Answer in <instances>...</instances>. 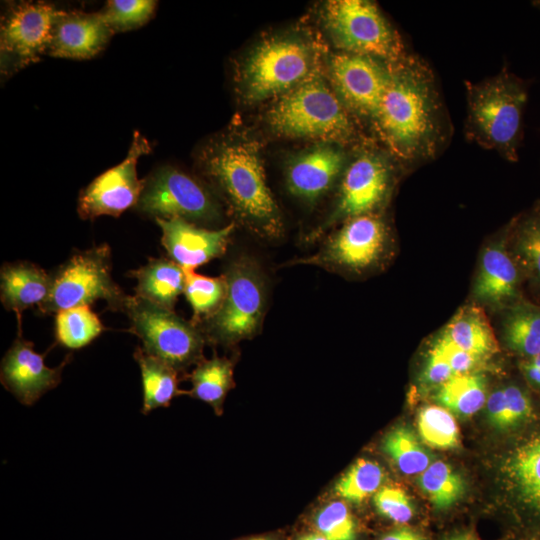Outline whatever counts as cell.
Here are the masks:
<instances>
[{"instance_id": "27", "label": "cell", "mask_w": 540, "mask_h": 540, "mask_svg": "<svg viewBox=\"0 0 540 540\" xmlns=\"http://www.w3.org/2000/svg\"><path fill=\"white\" fill-rule=\"evenodd\" d=\"M506 345L525 357L540 352V306L519 301L504 310L501 322Z\"/></svg>"}, {"instance_id": "38", "label": "cell", "mask_w": 540, "mask_h": 540, "mask_svg": "<svg viewBox=\"0 0 540 540\" xmlns=\"http://www.w3.org/2000/svg\"><path fill=\"white\" fill-rule=\"evenodd\" d=\"M374 505L377 511L387 519L404 524L414 515V507L409 496L399 487L386 486L374 494Z\"/></svg>"}, {"instance_id": "48", "label": "cell", "mask_w": 540, "mask_h": 540, "mask_svg": "<svg viewBox=\"0 0 540 540\" xmlns=\"http://www.w3.org/2000/svg\"><path fill=\"white\" fill-rule=\"evenodd\" d=\"M250 540H271V539L266 538V537H258V538H253V539H250Z\"/></svg>"}, {"instance_id": "40", "label": "cell", "mask_w": 540, "mask_h": 540, "mask_svg": "<svg viewBox=\"0 0 540 540\" xmlns=\"http://www.w3.org/2000/svg\"><path fill=\"white\" fill-rule=\"evenodd\" d=\"M510 427L526 421L533 412L528 395L519 387L510 385L503 388Z\"/></svg>"}, {"instance_id": "46", "label": "cell", "mask_w": 540, "mask_h": 540, "mask_svg": "<svg viewBox=\"0 0 540 540\" xmlns=\"http://www.w3.org/2000/svg\"><path fill=\"white\" fill-rule=\"evenodd\" d=\"M529 362L531 364H533L534 366L540 368V352L537 355H535L534 357H532Z\"/></svg>"}, {"instance_id": "24", "label": "cell", "mask_w": 540, "mask_h": 540, "mask_svg": "<svg viewBox=\"0 0 540 540\" xmlns=\"http://www.w3.org/2000/svg\"><path fill=\"white\" fill-rule=\"evenodd\" d=\"M502 471L520 499L540 510V433L516 447Z\"/></svg>"}, {"instance_id": "7", "label": "cell", "mask_w": 540, "mask_h": 540, "mask_svg": "<svg viewBox=\"0 0 540 540\" xmlns=\"http://www.w3.org/2000/svg\"><path fill=\"white\" fill-rule=\"evenodd\" d=\"M325 25L344 52L394 63L406 56L398 33L377 5L367 0H331L324 6Z\"/></svg>"}, {"instance_id": "35", "label": "cell", "mask_w": 540, "mask_h": 540, "mask_svg": "<svg viewBox=\"0 0 540 540\" xmlns=\"http://www.w3.org/2000/svg\"><path fill=\"white\" fill-rule=\"evenodd\" d=\"M419 434L425 444L437 449H451L459 444V428L452 413L437 405L423 407L417 419Z\"/></svg>"}, {"instance_id": "3", "label": "cell", "mask_w": 540, "mask_h": 540, "mask_svg": "<svg viewBox=\"0 0 540 540\" xmlns=\"http://www.w3.org/2000/svg\"><path fill=\"white\" fill-rule=\"evenodd\" d=\"M468 141L495 150L504 159L518 161L523 138V115L528 84L505 67L479 83L465 82Z\"/></svg>"}, {"instance_id": "26", "label": "cell", "mask_w": 540, "mask_h": 540, "mask_svg": "<svg viewBox=\"0 0 540 540\" xmlns=\"http://www.w3.org/2000/svg\"><path fill=\"white\" fill-rule=\"evenodd\" d=\"M509 250L522 275L540 290V204L511 223Z\"/></svg>"}, {"instance_id": "13", "label": "cell", "mask_w": 540, "mask_h": 540, "mask_svg": "<svg viewBox=\"0 0 540 540\" xmlns=\"http://www.w3.org/2000/svg\"><path fill=\"white\" fill-rule=\"evenodd\" d=\"M44 2H21L4 16L0 30L2 71H17L47 53L53 27L61 14Z\"/></svg>"}, {"instance_id": "16", "label": "cell", "mask_w": 540, "mask_h": 540, "mask_svg": "<svg viewBox=\"0 0 540 540\" xmlns=\"http://www.w3.org/2000/svg\"><path fill=\"white\" fill-rule=\"evenodd\" d=\"M508 230L482 249L472 287L478 305L492 310H505L520 301L522 273L507 245Z\"/></svg>"}, {"instance_id": "11", "label": "cell", "mask_w": 540, "mask_h": 540, "mask_svg": "<svg viewBox=\"0 0 540 540\" xmlns=\"http://www.w3.org/2000/svg\"><path fill=\"white\" fill-rule=\"evenodd\" d=\"M125 298L111 278L110 249L104 244L75 254L52 278L49 295L39 309L58 313L98 299L123 307Z\"/></svg>"}, {"instance_id": "21", "label": "cell", "mask_w": 540, "mask_h": 540, "mask_svg": "<svg viewBox=\"0 0 540 540\" xmlns=\"http://www.w3.org/2000/svg\"><path fill=\"white\" fill-rule=\"evenodd\" d=\"M51 282L52 278L34 264H6L1 269V301L16 313L20 324L23 310L47 299Z\"/></svg>"}, {"instance_id": "19", "label": "cell", "mask_w": 540, "mask_h": 540, "mask_svg": "<svg viewBox=\"0 0 540 540\" xmlns=\"http://www.w3.org/2000/svg\"><path fill=\"white\" fill-rule=\"evenodd\" d=\"M155 220L162 230L163 247L184 270H193L222 256L235 227L231 223L219 230H207L182 218Z\"/></svg>"}, {"instance_id": "45", "label": "cell", "mask_w": 540, "mask_h": 540, "mask_svg": "<svg viewBox=\"0 0 540 540\" xmlns=\"http://www.w3.org/2000/svg\"><path fill=\"white\" fill-rule=\"evenodd\" d=\"M298 540H327V539L320 533H310V534L300 537Z\"/></svg>"}, {"instance_id": "44", "label": "cell", "mask_w": 540, "mask_h": 540, "mask_svg": "<svg viewBox=\"0 0 540 540\" xmlns=\"http://www.w3.org/2000/svg\"><path fill=\"white\" fill-rule=\"evenodd\" d=\"M523 372L526 375L527 379L535 384L540 386V368L534 366L530 362L523 364Z\"/></svg>"}, {"instance_id": "28", "label": "cell", "mask_w": 540, "mask_h": 540, "mask_svg": "<svg viewBox=\"0 0 540 540\" xmlns=\"http://www.w3.org/2000/svg\"><path fill=\"white\" fill-rule=\"evenodd\" d=\"M486 379L482 374H457L437 388L435 399L440 406L461 417L478 412L487 400Z\"/></svg>"}, {"instance_id": "23", "label": "cell", "mask_w": 540, "mask_h": 540, "mask_svg": "<svg viewBox=\"0 0 540 540\" xmlns=\"http://www.w3.org/2000/svg\"><path fill=\"white\" fill-rule=\"evenodd\" d=\"M131 275L138 282L136 295L163 308L173 311L177 297L184 293L185 270L173 260L150 259Z\"/></svg>"}, {"instance_id": "5", "label": "cell", "mask_w": 540, "mask_h": 540, "mask_svg": "<svg viewBox=\"0 0 540 540\" xmlns=\"http://www.w3.org/2000/svg\"><path fill=\"white\" fill-rule=\"evenodd\" d=\"M315 70V54L308 43L294 37H275L249 53L239 71V88L247 102H261L284 95Z\"/></svg>"}, {"instance_id": "2", "label": "cell", "mask_w": 540, "mask_h": 540, "mask_svg": "<svg viewBox=\"0 0 540 540\" xmlns=\"http://www.w3.org/2000/svg\"><path fill=\"white\" fill-rule=\"evenodd\" d=\"M201 165L236 218L251 232L265 239L281 236V214L266 183L257 143L241 138L217 139L204 148Z\"/></svg>"}, {"instance_id": "30", "label": "cell", "mask_w": 540, "mask_h": 540, "mask_svg": "<svg viewBox=\"0 0 540 540\" xmlns=\"http://www.w3.org/2000/svg\"><path fill=\"white\" fill-rule=\"evenodd\" d=\"M104 327L89 306L59 311L55 319L57 341L66 348L80 349L98 337Z\"/></svg>"}, {"instance_id": "42", "label": "cell", "mask_w": 540, "mask_h": 540, "mask_svg": "<svg viewBox=\"0 0 540 540\" xmlns=\"http://www.w3.org/2000/svg\"><path fill=\"white\" fill-rule=\"evenodd\" d=\"M488 419L499 429L510 428L503 388L493 391L486 400Z\"/></svg>"}, {"instance_id": "10", "label": "cell", "mask_w": 540, "mask_h": 540, "mask_svg": "<svg viewBox=\"0 0 540 540\" xmlns=\"http://www.w3.org/2000/svg\"><path fill=\"white\" fill-rule=\"evenodd\" d=\"M394 159L389 152L376 149L367 148L357 152L342 173L331 214L310 239L319 237L330 227L350 218L379 213L395 184Z\"/></svg>"}, {"instance_id": "15", "label": "cell", "mask_w": 540, "mask_h": 540, "mask_svg": "<svg viewBox=\"0 0 540 540\" xmlns=\"http://www.w3.org/2000/svg\"><path fill=\"white\" fill-rule=\"evenodd\" d=\"M151 150L148 140L135 132L126 158L95 178L80 194L78 213L83 219L119 216L137 204L144 181L137 178L138 159Z\"/></svg>"}, {"instance_id": "49", "label": "cell", "mask_w": 540, "mask_h": 540, "mask_svg": "<svg viewBox=\"0 0 540 540\" xmlns=\"http://www.w3.org/2000/svg\"><path fill=\"white\" fill-rule=\"evenodd\" d=\"M535 5L540 8V1L535 2Z\"/></svg>"}, {"instance_id": "12", "label": "cell", "mask_w": 540, "mask_h": 540, "mask_svg": "<svg viewBox=\"0 0 540 540\" xmlns=\"http://www.w3.org/2000/svg\"><path fill=\"white\" fill-rule=\"evenodd\" d=\"M136 205L155 219L210 222L219 216L218 206L208 191L198 181L172 167H162L144 181Z\"/></svg>"}, {"instance_id": "34", "label": "cell", "mask_w": 540, "mask_h": 540, "mask_svg": "<svg viewBox=\"0 0 540 540\" xmlns=\"http://www.w3.org/2000/svg\"><path fill=\"white\" fill-rule=\"evenodd\" d=\"M227 284L224 275L208 277L194 270H185L184 294L192 307L193 320L210 317L221 305Z\"/></svg>"}, {"instance_id": "33", "label": "cell", "mask_w": 540, "mask_h": 540, "mask_svg": "<svg viewBox=\"0 0 540 540\" xmlns=\"http://www.w3.org/2000/svg\"><path fill=\"white\" fill-rule=\"evenodd\" d=\"M384 479L385 472L377 462L361 458L339 478L334 492L346 501L361 503L380 489Z\"/></svg>"}, {"instance_id": "22", "label": "cell", "mask_w": 540, "mask_h": 540, "mask_svg": "<svg viewBox=\"0 0 540 540\" xmlns=\"http://www.w3.org/2000/svg\"><path fill=\"white\" fill-rule=\"evenodd\" d=\"M441 331L455 346L483 360L499 351L490 322L477 304L461 307Z\"/></svg>"}, {"instance_id": "41", "label": "cell", "mask_w": 540, "mask_h": 540, "mask_svg": "<svg viewBox=\"0 0 540 540\" xmlns=\"http://www.w3.org/2000/svg\"><path fill=\"white\" fill-rule=\"evenodd\" d=\"M454 375L449 364L438 353L429 348L421 375L423 385L438 388Z\"/></svg>"}, {"instance_id": "29", "label": "cell", "mask_w": 540, "mask_h": 540, "mask_svg": "<svg viewBox=\"0 0 540 540\" xmlns=\"http://www.w3.org/2000/svg\"><path fill=\"white\" fill-rule=\"evenodd\" d=\"M190 394L210 404L217 414L222 412V404L228 391L233 387V363L223 357L214 356L201 360L190 376Z\"/></svg>"}, {"instance_id": "18", "label": "cell", "mask_w": 540, "mask_h": 540, "mask_svg": "<svg viewBox=\"0 0 540 540\" xmlns=\"http://www.w3.org/2000/svg\"><path fill=\"white\" fill-rule=\"evenodd\" d=\"M346 164L341 145L321 142L292 159L286 172L288 190L295 197L314 203L330 190Z\"/></svg>"}, {"instance_id": "6", "label": "cell", "mask_w": 540, "mask_h": 540, "mask_svg": "<svg viewBox=\"0 0 540 540\" xmlns=\"http://www.w3.org/2000/svg\"><path fill=\"white\" fill-rule=\"evenodd\" d=\"M391 230L379 213L365 214L341 223L320 249L292 264H307L325 269L361 275L378 268L392 249Z\"/></svg>"}, {"instance_id": "31", "label": "cell", "mask_w": 540, "mask_h": 540, "mask_svg": "<svg viewBox=\"0 0 540 540\" xmlns=\"http://www.w3.org/2000/svg\"><path fill=\"white\" fill-rule=\"evenodd\" d=\"M382 446L384 452L404 474H420L431 464L429 452L406 426L391 429L385 435Z\"/></svg>"}, {"instance_id": "37", "label": "cell", "mask_w": 540, "mask_h": 540, "mask_svg": "<svg viewBox=\"0 0 540 540\" xmlns=\"http://www.w3.org/2000/svg\"><path fill=\"white\" fill-rule=\"evenodd\" d=\"M315 525L327 540L356 539L354 518L341 501H333L324 506L315 517Z\"/></svg>"}, {"instance_id": "39", "label": "cell", "mask_w": 540, "mask_h": 540, "mask_svg": "<svg viewBox=\"0 0 540 540\" xmlns=\"http://www.w3.org/2000/svg\"><path fill=\"white\" fill-rule=\"evenodd\" d=\"M429 348L449 364L455 375L474 372L485 361L455 346L442 331L432 339Z\"/></svg>"}, {"instance_id": "47", "label": "cell", "mask_w": 540, "mask_h": 540, "mask_svg": "<svg viewBox=\"0 0 540 540\" xmlns=\"http://www.w3.org/2000/svg\"><path fill=\"white\" fill-rule=\"evenodd\" d=\"M448 540H471V539L469 537H467V536L462 535V536L452 537V538H450Z\"/></svg>"}, {"instance_id": "14", "label": "cell", "mask_w": 540, "mask_h": 540, "mask_svg": "<svg viewBox=\"0 0 540 540\" xmlns=\"http://www.w3.org/2000/svg\"><path fill=\"white\" fill-rule=\"evenodd\" d=\"M329 76L348 111L372 121L388 87L391 66L372 56L341 52L330 58Z\"/></svg>"}, {"instance_id": "8", "label": "cell", "mask_w": 540, "mask_h": 540, "mask_svg": "<svg viewBox=\"0 0 540 540\" xmlns=\"http://www.w3.org/2000/svg\"><path fill=\"white\" fill-rule=\"evenodd\" d=\"M224 277L227 289L219 308L207 320L209 337L222 344L252 337L260 328L266 305L264 276L247 256L234 260Z\"/></svg>"}, {"instance_id": "36", "label": "cell", "mask_w": 540, "mask_h": 540, "mask_svg": "<svg viewBox=\"0 0 540 540\" xmlns=\"http://www.w3.org/2000/svg\"><path fill=\"white\" fill-rule=\"evenodd\" d=\"M156 4L152 0H111L101 13L114 33L122 32L145 24Z\"/></svg>"}, {"instance_id": "43", "label": "cell", "mask_w": 540, "mask_h": 540, "mask_svg": "<svg viewBox=\"0 0 540 540\" xmlns=\"http://www.w3.org/2000/svg\"><path fill=\"white\" fill-rule=\"evenodd\" d=\"M381 540H423L415 531L409 528L396 529L386 534Z\"/></svg>"}, {"instance_id": "20", "label": "cell", "mask_w": 540, "mask_h": 540, "mask_svg": "<svg viewBox=\"0 0 540 540\" xmlns=\"http://www.w3.org/2000/svg\"><path fill=\"white\" fill-rule=\"evenodd\" d=\"M114 34L101 12H65L57 17L47 53L54 57L88 59Z\"/></svg>"}, {"instance_id": "9", "label": "cell", "mask_w": 540, "mask_h": 540, "mask_svg": "<svg viewBox=\"0 0 540 540\" xmlns=\"http://www.w3.org/2000/svg\"><path fill=\"white\" fill-rule=\"evenodd\" d=\"M123 308L146 353L178 372L200 362L204 338L195 325L137 295L126 296Z\"/></svg>"}, {"instance_id": "1", "label": "cell", "mask_w": 540, "mask_h": 540, "mask_svg": "<svg viewBox=\"0 0 540 540\" xmlns=\"http://www.w3.org/2000/svg\"><path fill=\"white\" fill-rule=\"evenodd\" d=\"M390 66V81L372 120L374 127L397 161L416 164L430 160L447 139L433 72L414 55H406Z\"/></svg>"}, {"instance_id": "4", "label": "cell", "mask_w": 540, "mask_h": 540, "mask_svg": "<svg viewBox=\"0 0 540 540\" xmlns=\"http://www.w3.org/2000/svg\"><path fill=\"white\" fill-rule=\"evenodd\" d=\"M267 120L276 133L291 138L342 145L356 135L348 109L317 69L279 98L269 110Z\"/></svg>"}, {"instance_id": "17", "label": "cell", "mask_w": 540, "mask_h": 540, "mask_svg": "<svg viewBox=\"0 0 540 540\" xmlns=\"http://www.w3.org/2000/svg\"><path fill=\"white\" fill-rule=\"evenodd\" d=\"M44 358L45 355L34 351L32 342L21 337L14 341L3 357L1 383L23 405L31 406L61 381L68 359L56 368H49Z\"/></svg>"}, {"instance_id": "25", "label": "cell", "mask_w": 540, "mask_h": 540, "mask_svg": "<svg viewBox=\"0 0 540 540\" xmlns=\"http://www.w3.org/2000/svg\"><path fill=\"white\" fill-rule=\"evenodd\" d=\"M134 358L142 375L143 414L169 406L175 396L183 393L178 389V371L173 367L139 347L134 352Z\"/></svg>"}, {"instance_id": "32", "label": "cell", "mask_w": 540, "mask_h": 540, "mask_svg": "<svg viewBox=\"0 0 540 540\" xmlns=\"http://www.w3.org/2000/svg\"><path fill=\"white\" fill-rule=\"evenodd\" d=\"M418 483L428 500L438 509L455 504L465 490L460 474L444 461L431 463L420 473Z\"/></svg>"}]
</instances>
